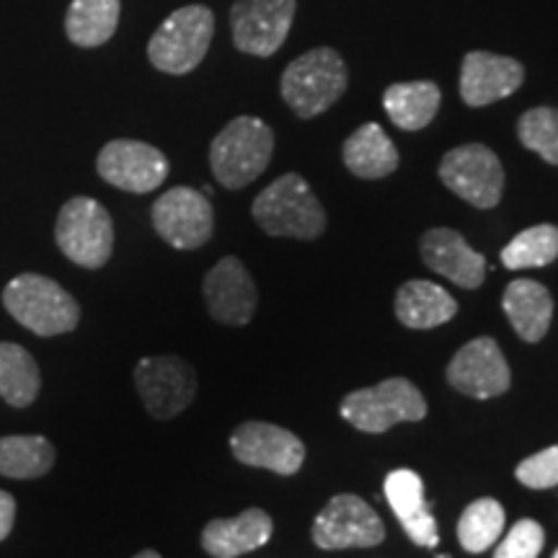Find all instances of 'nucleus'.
Wrapping results in <instances>:
<instances>
[{
    "mask_svg": "<svg viewBox=\"0 0 558 558\" xmlns=\"http://www.w3.org/2000/svg\"><path fill=\"white\" fill-rule=\"evenodd\" d=\"M264 233L277 239L313 241L326 230V213L300 173H284L251 205Z\"/></svg>",
    "mask_w": 558,
    "mask_h": 558,
    "instance_id": "obj_1",
    "label": "nucleus"
},
{
    "mask_svg": "<svg viewBox=\"0 0 558 558\" xmlns=\"http://www.w3.org/2000/svg\"><path fill=\"white\" fill-rule=\"evenodd\" d=\"M275 132L256 117H235L209 145V166L226 190H243L267 171Z\"/></svg>",
    "mask_w": 558,
    "mask_h": 558,
    "instance_id": "obj_2",
    "label": "nucleus"
},
{
    "mask_svg": "<svg viewBox=\"0 0 558 558\" xmlns=\"http://www.w3.org/2000/svg\"><path fill=\"white\" fill-rule=\"evenodd\" d=\"M347 83L349 73L341 54L331 47H316L284 68L279 90L300 120H313L344 96Z\"/></svg>",
    "mask_w": 558,
    "mask_h": 558,
    "instance_id": "obj_3",
    "label": "nucleus"
},
{
    "mask_svg": "<svg viewBox=\"0 0 558 558\" xmlns=\"http://www.w3.org/2000/svg\"><path fill=\"white\" fill-rule=\"evenodd\" d=\"M3 305L37 337H58L78 326L81 308L68 290L41 275H19L3 290Z\"/></svg>",
    "mask_w": 558,
    "mask_h": 558,
    "instance_id": "obj_4",
    "label": "nucleus"
},
{
    "mask_svg": "<svg viewBox=\"0 0 558 558\" xmlns=\"http://www.w3.org/2000/svg\"><path fill=\"white\" fill-rule=\"evenodd\" d=\"M215 34V16L207 5H184L173 11L148 41L153 68L169 75L192 73L205 60Z\"/></svg>",
    "mask_w": 558,
    "mask_h": 558,
    "instance_id": "obj_5",
    "label": "nucleus"
},
{
    "mask_svg": "<svg viewBox=\"0 0 558 558\" xmlns=\"http://www.w3.org/2000/svg\"><path fill=\"white\" fill-rule=\"evenodd\" d=\"M341 416L354 429L383 435L401 422H422L427 416V401L411 380L388 378L373 388L352 390L341 401Z\"/></svg>",
    "mask_w": 558,
    "mask_h": 558,
    "instance_id": "obj_6",
    "label": "nucleus"
},
{
    "mask_svg": "<svg viewBox=\"0 0 558 558\" xmlns=\"http://www.w3.org/2000/svg\"><path fill=\"white\" fill-rule=\"evenodd\" d=\"M54 239L70 262L86 269H101L114 248V226L107 207L90 197L65 202L54 226Z\"/></svg>",
    "mask_w": 558,
    "mask_h": 558,
    "instance_id": "obj_7",
    "label": "nucleus"
},
{
    "mask_svg": "<svg viewBox=\"0 0 558 558\" xmlns=\"http://www.w3.org/2000/svg\"><path fill=\"white\" fill-rule=\"evenodd\" d=\"M439 179L456 197L478 209L499 205L505 192V169L497 153L481 143L460 145L439 160Z\"/></svg>",
    "mask_w": 558,
    "mask_h": 558,
    "instance_id": "obj_8",
    "label": "nucleus"
},
{
    "mask_svg": "<svg viewBox=\"0 0 558 558\" xmlns=\"http://www.w3.org/2000/svg\"><path fill=\"white\" fill-rule=\"evenodd\" d=\"M313 541L324 550L373 548L386 541V527L373 507L354 494H339L318 512L311 530Z\"/></svg>",
    "mask_w": 558,
    "mask_h": 558,
    "instance_id": "obj_9",
    "label": "nucleus"
},
{
    "mask_svg": "<svg viewBox=\"0 0 558 558\" xmlns=\"http://www.w3.org/2000/svg\"><path fill=\"white\" fill-rule=\"evenodd\" d=\"M298 0H235L230 9L233 45L254 58H271L288 39Z\"/></svg>",
    "mask_w": 558,
    "mask_h": 558,
    "instance_id": "obj_10",
    "label": "nucleus"
},
{
    "mask_svg": "<svg viewBox=\"0 0 558 558\" xmlns=\"http://www.w3.org/2000/svg\"><path fill=\"white\" fill-rule=\"evenodd\" d=\"M135 386L153 418H171L181 414L197 396V373L190 362L173 354L145 357L135 367Z\"/></svg>",
    "mask_w": 558,
    "mask_h": 558,
    "instance_id": "obj_11",
    "label": "nucleus"
},
{
    "mask_svg": "<svg viewBox=\"0 0 558 558\" xmlns=\"http://www.w3.org/2000/svg\"><path fill=\"white\" fill-rule=\"evenodd\" d=\"M153 228L173 248H199L213 235V205H209L207 194L192 190V186H173L160 194L153 205Z\"/></svg>",
    "mask_w": 558,
    "mask_h": 558,
    "instance_id": "obj_12",
    "label": "nucleus"
},
{
    "mask_svg": "<svg viewBox=\"0 0 558 558\" xmlns=\"http://www.w3.org/2000/svg\"><path fill=\"white\" fill-rule=\"evenodd\" d=\"M96 169L117 190L148 194L169 177V160L158 148L140 140H111L101 148Z\"/></svg>",
    "mask_w": 558,
    "mask_h": 558,
    "instance_id": "obj_13",
    "label": "nucleus"
},
{
    "mask_svg": "<svg viewBox=\"0 0 558 558\" xmlns=\"http://www.w3.org/2000/svg\"><path fill=\"white\" fill-rule=\"evenodd\" d=\"M230 450L243 465L267 469L279 476H295L305 460L303 439L269 422H243L230 435Z\"/></svg>",
    "mask_w": 558,
    "mask_h": 558,
    "instance_id": "obj_14",
    "label": "nucleus"
},
{
    "mask_svg": "<svg viewBox=\"0 0 558 558\" xmlns=\"http://www.w3.org/2000/svg\"><path fill=\"white\" fill-rule=\"evenodd\" d=\"M448 383L458 393L471 399L488 401L507 393L512 373L492 337H478L460 347L448 365Z\"/></svg>",
    "mask_w": 558,
    "mask_h": 558,
    "instance_id": "obj_15",
    "label": "nucleus"
},
{
    "mask_svg": "<svg viewBox=\"0 0 558 558\" xmlns=\"http://www.w3.org/2000/svg\"><path fill=\"white\" fill-rule=\"evenodd\" d=\"M525 81V68L514 58L494 52H469L460 68V99L469 107L481 109L507 99Z\"/></svg>",
    "mask_w": 558,
    "mask_h": 558,
    "instance_id": "obj_16",
    "label": "nucleus"
},
{
    "mask_svg": "<svg viewBox=\"0 0 558 558\" xmlns=\"http://www.w3.org/2000/svg\"><path fill=\"white\" fill-rule=\"evenodd\" d=\"M205 303L209 316L226 326H243L254 318L256 284L241 259L226 256L207 271L205 277Z\"/></svg>",
    "mask_w": 558,
    "mask_h": 558,
    "instance_id": "obj_17",
    "label": "nucleus"
},
{
    "mask_svg": "<svg viewBox=\"0 0 558 558\" xmlns=\"http://www.w3.org/2000/svg\"><path fill=\"white\" fill-rule=\"evenodd\" d=\"M422 259L432 271L465 290H476L486 279V259L452 228H432L418 243Z\"/></svg>",
    "mask_w": 558,
    "mask_h": 558,
    "instance_id": "obj_18",
    "label": "nucleus"
},
{
    "mask_svg": "<svg viewBox=\"0 0 558 558\" xmlns=\"http://www.w3.org/2000/svg\"><path fill=\"white\" fill-rule=\"evenodd\" d=\"M386 499L396 518H399L401 527L407 530V535L416 546H437V522L427 505V497H424V481L416 471H390L386 476Z\"/></svg>",
    "mask_w": 558,
    "mask_h": 558,
    "instance_id": "obj_19",
    "label": "nucleus"
},
{
    "mask_svg": "<svg viewBox=\"0 0 558 558\" xmlns=\"http://www.w3.org/2000/svg\"><path fill=\"white\" fill-rule=\"evenodd\" d=\"M275 522L264 509H246L239 518L213 520L202 530V548L213 558H239L267 546Z\"/></svg>",
    "mask_w": 558,
    "mask_h": 558,
    "instance_id": "obj_20",
    "label": "nucleus"
},
{
    "mask_svg": "<svg viewBox=\"0 0 558 558\" xmlns=\"http://www.w3.org/2000/svg\"><path fill=\"white\" fill-rule=\"evenodd\" d=\"M501 308H505L509 324L518 331V337L535 344L550 329L554 298L535 279H514V282L507 284L505 298H501Z\"/></svg>",
    "mask_w": 558,
    "mask_h": 558,
    "instance_id": "obj_21",
    "label": "nucleus"
},
{
    "mask_svg": "<svg viewBox=\"0 0 558 558\" xmlns=\"http://www.w3.org/2000/svg\"><path fill=\"white\" fill-rule=\"evenodd\" d=\"M344 166L357 179H386L399 169V150L380 124L367 122L347 137L341 148Z\"/></svg>",
    "mask_w": 558,
    "mask_h": 558,
    "instance_id": "obj_22",
    "label": "nucleus"
},
{
    "mask_svg": "<svg viewBox=\"0 0 558 558\" xmlns=\"http://www.w3.org/2000/svg\"><path fill=\"white\" fill-rule=\"evenodd\" d=\"M458 313L456 298L427 279H411L396 292V316L409 329H435Z\"/></svg>",
    "mask_w": 558,
    "mask_h": 558,
    "instance_id": "obj_23",
    "label": "nucleus"
},
{
    "mask_svg": "<svg viewBox=\"0 0 558 558\" xmlns=\"http://www.w3.org/2000/svg\"><path fill=\"white\" fill-rule=\"evenodd\" d=\"M439 104H442V94L432 81L393 83L383 94V109H386L388 120L407 132L427 128L437 117Z\"/></svg>",
    "mask_w": 558,
    "mask_h": 558,
    "instance_id": "obj_24",
    "label": "nucleus"
},
{
    "mask_svg": "<svg viewBox=\"0 0 558 558\" xmlns=\"http://www.w3.org/2000/svg\"><path fill=\"white\" fill-rule=\"evenodd\" d=\"M120 0H73L65 16L68 39L78 47H101L120 24Z\"/></svg>",
    "mask_w": 558,
    "mask_h": 558,
    "instance_id": "obj_25",
    "label": "nucleus"
},
{
    "mask_svg": "<svg viewBox=\"0 0 558 558\" xmlns=\"http://www.w3.org/2000/svg\"><path fill=\"white\" fill-rule=\"evenodd\" d=\"M41 386L37 362L24 347L0 341V399L24 409L37 399Z\"/></svg>",
    "mask_w": 558,
    "mask_h": 558,
    "instance_id": "obj_26",
    "label": "nucleus"
},
{
    "mask_svg": "<svg viewBox=\"0 0 558 558\" xmlns=\"http://www.w3.org/2000/svg\"><path fill=\"white\" fill-rule=\"evenodd\" d=\"M54 465V448L45 437H0V476L39 478Z\"/></svg>",
    "mask_w": 558,
    "mask_h": 558,
    "instance_id": "obj_27",
    "label": "nucleus"
},
{
    "mask_svg": "<svg viewBox=\"0 0 558 558\" xmlns=\"http://www.w3.org/2000/svg\"><path fill=\"white\" fill-rule=\"evenodd\" d=\"M505 507L497 499L484 497L471 501L458 520V541L469 554H484L505 533Z\"/></svg>",
    "mask_w": 558,
    "mask_h": 558,
    "instance_id": "obj_28",
    "label": "nucleus"
},
{
    "mask_svg": "<svg viewBox=\"0 0 558 558\" xmlns=\"http://www.w3.org/2000/svg\"><path fill=\"white\" fill-rule=\"evenodd\" d=\"M558 259V228L548 226H533L522 233L514 235L512 241L501 248V264L507 269H538L548 267Z\"/></svg>",
    "mask_w": 558,
    "mask_h": 558,
    "instance_id": "obj_29",
    "label": "nucleus"
},
{
    "mask_svg": "<svg viewBox=\"0 0 558 558\" xmlns=\"http://www.w3.org/2000/svg\"><path fill=\"white\" fill-rule=\"evenodd\" d=\"M518 137L527 150L538 153L546 163L558 166V109H527L518 122Z\"/></svg>",
    "mask_w": 558,
    "mask_h": 558,
    "instance_id": "obj_30",
    "label": "nucleus"
},
{
    "mask_svg": "<svg viewBox=\"0 0 558 558\" xmlns=\"http://www.w3.org/2000/svg\"><path fill=\"white\" fill-rule=\"evenodd\" d=\"M546 543L541 522L520 520L494 550V558H538Z\"/></svg>",
    "mask_w": 558,
    "mask_h": 558,
    "instance_id": "obj_31",
    "label": "nucleus"
},
{
    "mask_svg": "<svg viewBox=\"0 0 558 558\" xmlns=\"http://www.w3.org/2000/svg\"><path fill=\"white\" fill-rule=\"evenodd\" d=\"M514 476L527 488H554L558 486V445L546 448L522 460Z\"/></svg>",
    "mask_w": 558,
    "mask_h": 558,
    "instance_id": "obj_32",
    "label": "nucleus"
},
{
    "mask_svg": "<svg viewBox=\"0 0 558 558\" xmlns=\"http://www.w3.org/2000/svg\"><path fill=\"white\" fill-rule=\"evenodd\" d=\"M13 520H16V501L9 492H0V541L9 538Z\"/></svg>",
    "mask_w": 558,
    "mask_h": 558,
    "instance_id": "obj_33",
    "label": "nucleus"
},
{
    "mask_svg": "<svg viewBox=\"0 0 558 558\" xmlns=\"http://www.w3.org/2000/svg\"><path fill=\"white\" fill-rule=\"evenodd\" d=\"M135 558H160L156 550H143V554H137Z\"/></svg>",
    "mask_w": 558,
    "mask_h": 558,
    "instance_id": "obj_34",
    "label": "nucleus"
},
{
    "mask_svg": "<svg viewBox=\"0 0 558 558\" xmlns=\"http://www.w3.org/2000/svg\"><path fill=\"white\" fill-rule=\"evenodd\" d=\"M437 558H450V556H445V554H442V556H437Z\"/></svg>",
    "mask_w": 558,
    "mask_h": 558,
    "instance_id": "obj_35",
    "label": "nucleus"
},
{
    "mask_svg": "<svg viewBox=\"0 0 558 558\" xmlns=\"http://www.w3.org/2000/svg\"><path fill=\"white\" fill-rule=\"evenodd\" d=\"M554 558H558V550H556V554H554Z\"/></svg>",
    "mask_w": 558,
    "mask_h": 558,
    "instance_id": "obj_36",
    "label": "nucleus"
}]
</instances>
